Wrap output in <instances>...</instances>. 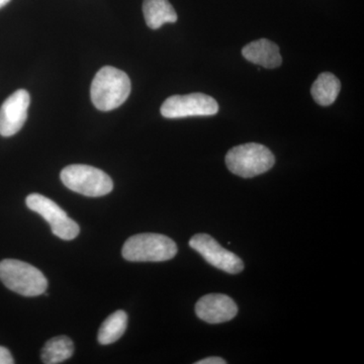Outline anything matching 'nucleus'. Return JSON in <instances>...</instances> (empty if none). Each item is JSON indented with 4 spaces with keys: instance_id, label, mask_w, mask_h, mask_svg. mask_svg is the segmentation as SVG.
<instances>
[{
    "instance_id": "nucleus-1",
    "label": "nucleus",
    "mask_w": 364,
    "mask_h": 364,
    "mask_svg": "<svg viewBox=\"0 0 364 364\" xmlns=\"http://www.w3.org/2000/svg\"><path fill=\"white\" fill-rule=\"evenodd\" d=\"M131 87L130 78L124 71L105 66L97 72L91 83V100L100 111H112L128 100Z\"/></svg>"
},
{
    "instance_id": "nucleus-2",
    "label": "nucleus",
    "mask_w": 364,
    "mask_h": 364,
    "mask_svg": "<svg viewBox=\"0 0 364 364\" xmlns=\"http://www.w3.org/2000/svg\"><path fill=\"white\" fill-rule=\"evenodd\" d=\"M177 246L169 237L144 233L132 236L124 244L123 257L132 262H162L176 257Z\"/></svg>"
},
{
    "instance_id": "nucleus-3",
    "label": "nucleus",
    "mask_w": 364,
    "mask_h": 364,
    "mask_svg": "<svg viewBox=\"0 0 364 364\" xmlns=\"http://www.w3.org/2000/svg\"><path fill=\"white\" fill-rule=\"evenodd\" d=\"M274 155L265 146L257 143H247L232 148L226 155L228 169L235 174L251 178L260 176L272 168Z\"/></svg>"
},
{
    "instance_id": "nucleus-4",
    "label": "nucleus",
    "mask_w": 364,
    "mask_h": 364,
    "mask_svg": "<svg viewBox=\"0 0 364 364\" xmlns=\"http://www.w3.org/2000/svg\"><path fill=\"white\" fill-rule=\"evenodd\" d=\"M0 280L7 289L25 296H41L48 287V280L42 272L21 260H2Z\"/></svg>"
},
{
    "instance_id": "nucleus-5",
    "label": "nucleus",
    "mask_w": 364,
    "mask_h": 364,
    "mask_svg": "<svg viewBox=\"0 0 364 364\" xmlns=\"http://www.w3.org/2000/svg\"><path fill=\"white\" fill-rule=\"evenodd\" d=\"M60 177L66 188L90 198L109 195L114 188L111 177L90 165H69L62 170Z\"/></svg>"
},
{
    "instance_id": "nucleus-6",
    "label": "nucleus",
    "mask_w": 364,
    "mask_h": 364,
    "mask_svg": "<svg viewBox=\"0 0 364 364\" xmlns=\"http://www.w3.org/2000/svg\"><path fill=\"white\" fill-rule=\"evenodd\" d=\"M26 207L39 214L51 227L52 233L62 240H73L80 232L77 223L68 217L65 210L50 198L33 193L26 198Z\"/></svg>"
},
{
    "instance_id": "nucleus-7",
    "label": "nucleus",
    "mask_w": 364,
    "mask_h": 364,
    "mask_svg": "<svg viewBox=\"0 0 364 364\" xmlns=\"http://www.w3.org/2000/svg\"><path fill=\"white\" fill-rule=\"evenodd\" d=\"M161 114L166 119H182L188 117L214 116L219 112L215 98L203 93L173 95L163 102Z\"/></svg>"
},
{
    "instance_id": "nucleus-8",
    "label": "nucleus",
    "mask_w": 364,
    "mask_h": 364,
    "mask_svg": "<svg viewBox=\"0 0 364 364\" xmlns=\"http://www.w3.org/2000/svg\"><path fill=\"white\" fill-rule=\"evenodd\" d=\"M189 246L200 254L208 263L223 272L237 274L244 269V263L241 258L220 245L210 235H195L189 240Z\"/></svg>"
},
{
    "instance_id": "nucleus-9",
    "label": "nucleus",
    "mask_w": 364,
    "mask_h": 364,
    "mask_svg": "<svg viewBox=\"0 0 364 364\" xmlns=\"http://www.w3.org/2000/svg\"><path fill=\"white\" fill-rule=\"evenodd\" d=\"M31 97L28 91H14L0 107V135L11 136L21 131L28 119Z\"/></svg>"
},
{
    "instance_id": "nucleus-10",
    "label": "nucleus",
    "mask_w": 364,
    "mask_h": 364,
    "mask_svg": "<svg viewBox=\"0 0 364 364\" xmlns=\"http://www.w3.org/2000/svg\"><path fill=\"white\" fill-rule=\"evenodd\" d=\"M196 314L205 322L220 324L236 317L238 306L226 294H210L198 299L196 305Z\"/></svg>"
},
{
    "instance_id": "nucleus-11",
    "label": "nucleus",
    "mask_w": 364,
    "mask_h": 364,
    "mask_svg": "<svg viewBox=\"0 0 364 364\" xmlns=\"http://www.w3.org/2000/svg\"><path fill=\"white\" fill-rule=\"evenodd\" d=\"M242 55L247 61L263 68H277L282 63L279 46L267 39L254 41L246 45L242 50Z\"/></svg>"
},
{
    "instance_id": "nucleus-12",
    "label": "nucleus",
    "mask_w": 364,
    "mask_h": 364,
    "mask_svg": "<svg viewBox=\"0 0 364 364\" xmlns=\"http://www.w3.org/2000/svg\"><path fill=\"white\" fill-rule=\"evenodd\" d=\"M143 13L146 23L152 30L164 23H176L177 14L168 0H144Z\"/></svg>"
},
{
    "instance_id": "nucleus-13",
    "label": "nucleus",
    "mask_w": 364,
    "mask_h": 364,
    "mask_svg": "<svg viewBox=\"0 0 364 364\" xmlns=\"http://www.w3.org/2000/svg\"><path fill=\"white\" fill-rule=\"evenodd\" d=\"M341 90V82L334 74L325 72L320 74L311 88V95L315 102L322 107L334 104Z\"/></svg>"
},
{
    "instance_id": "nucleus-14",
    "label": "nucleus",
    "mask_w": 364,
    "mask_h": 364,
    "mask_svg": "<svg viewBox=\"0 0 364 364\" xmlns=\"http://www.w3.org/2000/svg\"><path fill=\"white\" fill-rule=\"evenodd\" d=\"M128 325V315L124 311H117L109 317L105 318V322L98 330L97 340L102 345L114 343L126 332Z\"/></svg>"
},
{
    "instance_id": "nucleus-15",
    "label": "nucleus",
    "mask_w": 364,
    "mask_h": 364,
    "mask_svg": "<svg viewBox=\"0 0 364 364\" xmlns=\"http://www.w3.org/2000/svg\"><path fill=\"white\" fill-rule=\"evenodd\" d=\"M73 353V341L67 336H57L45 344L41 358L46 364H57L71 358Z\"/></svg>"
},
{
    "instance_id": "nucleus-16",
    "label": "nucleus",
    "mask_w": 364,
    "mask_h": 364,
    "mask_svg": "<svg viewBox=\"0 0 364 364\" xmlns=\"http://www.w3.org/2000/svg\"><path fill=\"white\" fill-rule=\"evenodd\" d=\"M14 360L11 351L6 347L0 346V364H14Z\"/></svg>"
},
{
    "instance_id": "nucleus-17",
    "label": "nucleus",
    "mask_w": 364,
    "mask_h": 364,
    "mask_svg": "<svg viewBox=\"0 0 364 364\" xmlns=\"http://www.w3.org/2000/svg\"><path fill=\"white\" fill-rule=\"evenodd\" d=\"M227 361L225 359L221 358H215V356H212V358H207L205 359H202V360L196 361V364H226Z\"/></svg>"
},
{
    "instance_id": "nucleus-18",
    "label": "nucleus",
    "mask_w": 364,
    "mask_h": 364,
    "mask_svg": "<svg viewBox=\"0 0 364 364\" xmlns=\"http://www.w3.org/2000/svg\"><path fill=\"white\" fill-rule=\"evenodd\" d=\"M9 1H11V0H0V9H2V7L6 6Z\"/></svg>"
}]
</instances>
